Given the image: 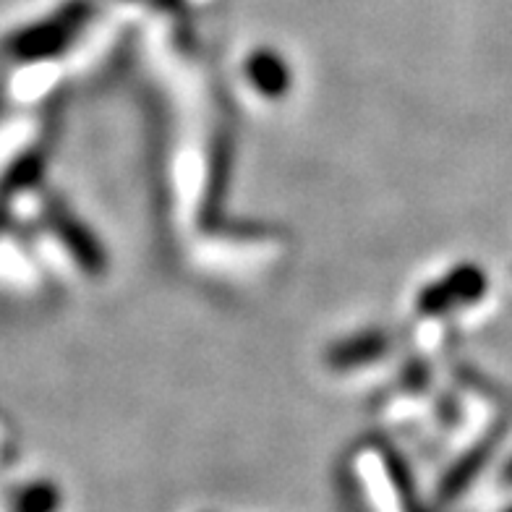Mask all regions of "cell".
Here are the masks:
<instances>
[{"mask_svg":"<svg viewBox=\"0 0 512 512\" xmlns=\"http://www.w3.org/2000/svg\"><path fill=\"white\" fill-rule=\"evenodd\" d=\"M486 288H489V280H486L481 267H476V264H460L450 275H445L442 280L421 290L418 311L429 314V317H437V314L455 311L460 306H471L484 298Z\"/></svg>","mask_w":512,"mask_h":512,"instance_id":"1","label":"cell"},{"mask_svg":"<svg viewBox=\"0 0 512 512\" xmlns=\"http://www.w3.org/2000/svg\"><path fill=\"white\" fill-rule=\"evenodd\" d=\"M246 79L259 95L277 100L288 95L290 68L283 55H277L275 50H256L246 61Z\"/></svg>","mask_w":512,"mask_h":512,"instance_id":"2","label":"cell"},{"mask_svg":"<svg viewBox=\"0 0 512 512\" xmlns=\"http://www.w3.org/2000/svg\"><path fill=\"white\" fill-rule=\"evenodd\" d=\"M390 340L384 332H364V335H353L343 343H337L330 351V364L337 369H353V366L369 364L382 353H387Z\"/></svg>","mask_w":512,"mask_h":512,"instance_id":"3","label":"cell"}]
</instances>
